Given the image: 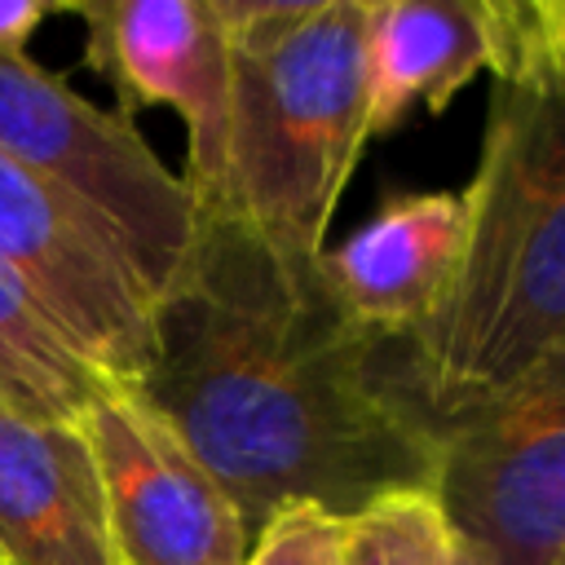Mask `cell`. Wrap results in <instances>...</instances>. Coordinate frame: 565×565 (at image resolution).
<instances>
[{
  "label": "cell",
  "instance_id": "cell-1",
  "mask_svg": "<svg viewBox=\"0 0 565 565\" xmlns=\"http://www.w3.org/2000/svg\"><path fill=\"white\" fill-rule=\"evenodd\" d=\"M137 393L247 534L291 499L358 516L437 477V419L411 384L406 344L362 331L318 260L278 256L221 207H199L194 247L154 300Z\"/></svg>",
  "mask_w": 565,
  "mask_h": 565
},
{
  "label": "cell",
  "instance_id": "cell-2",
  "mask_svg": "<svg viewBox=\"0 0 565 565\" xmlns=\"http://www.w3.org/2000/svg\"><path fill=\"white\" fill-rule=\"evenodd\" d=\"M463 194V252L406 371L455 419L565 362V79H494Z\"/></svg>",
  "mask_w": 565,
  "mask_h": 565
},
{
  "label": "cell",
  "instance_id": "cell-3",
  "mask_svg": "<svg viewBox=\"0 0 565 565\" xmlns=\"http://www.w3.org/2000/svg\"><path fill=\"white\" fill-rule=\"evenodd\" d=\"M230 31L221 207L287 260H318L366 150V0H216Z\"/></svg>",
  "mask_w": 565,
  "mask_h": 565
},
{
  "label": "cell",
  "instance_id": "cell-4",
  "mask_svg": "<svg viewBox=\"0 0 565 565\" xmlns=\"http://www.w3.org/2000/svg\"><path fill=\"white\" fill-rule=\"evenodd\" d=\"M0 154L93 212L154 300L181 274L199 234L185 177L150 150L132 119L93 106L26 53H0Z\"/></svg>",
  "mask_w": 565,
  "mask_h": 565
},
{
  "label": "cell",
  "instance_id": "cell-5",
  "mask_svg": "<svg viewBox=\"0 0 565 565\" xmlns=\"http://www.w3.org/2000/svg\"><path fill=\"white\" fill-rule=\"evenodd\" d=\"M433 499L490 565H565V362L437 424Z\"/></svg>",
  "mask_w": 565,
  "mask_h": 565
},
{
  "label": "cell",
  "instance_id": "cell-6",
  "mask_svg": "<svg viewBox=\"0 0 565 565\" xmlns=\"http://www.w3.org/2000/svg\"><path fill=\"white\" fill-rule=\"evenodd\" d=\"M0 265L110 384L137 388L154 349V291L71 194L0 154Z\"/></svg>",
  "mask_w": 565,
  "mask_h": 565
},
{
  "label": "cell",
  "instance_id": "cell-7",
  "mask_svg": "<svg viewBox=\"0 0 565 565\" xmlns=\"http://www.w3.org/2000/svg\"><path fill=\"white\" fill-rule=\"evenodd\" d=\"M119 565H243L247 525L177 428L128 384L79 419Z\"/></svg>",
  "mask_w": 565,
  "mask_h": 565
},
{
  "label": "cell",
  "instance_id": "cell-8",
  "mask_svg": "<svg viewBox=\"0 0 565 565\" xmlns=\"http://www.w3.org/2000/svg\"><path fill=\"white\" fill-rule=\"evenodd\" d=\"M84 26V66L110 84L119 115L168 106L185 124V185L221 199L230 128V31L216 0H66Z\"/></svg>",
  "mask_w": 565,
  "mask_h": 565
},
{
  "label": "cell",
  "instance_id": "cell-9",
  "mask_svg": "<svg viewBox=\"0 0 565 565\" xmlns=\"http://www.w3.org/2000/svg\"><path fill=\"white\" fill-rule=\"evenodd\" d=\"M463 221L459 190L388 194L371 221L318 256V274L362 331L411 344L455 282Z\"/></svg>",
  "mask_w": 565,
  "mask_h": 565
},
{
  "label": "cell",
  "instance_id": "cell-10",
  "mask_svg": "<svg viewBox=\"0 0 565 565\" xmlns=\"http://www.w3.org/2000/svg\"><path fill=\"white\" fill-rule=\"evenodd\" d=\"M0 565H119L79 424L0 406Z\"/></svg>",
  "mask_w": 565,
  "mask_h": 565
},
{
  "label": "cell",
  "instance_id": "cell-11",
  "mask_svg": "<svg viewBox=\"0 0 565 565\" xmlns=\"http://www.w3.org/2000/svg\"><path fill=\"white\" fill-rule=\"evenodd\" d=\"M490 0H366V141L490 75Z\"/></svg>",
  "mask_w": 565,
  "mask_h": 565
},
{
  "label": "cell",
  "instance_id": "cell-12",
  "mask_svg": "<svg viewBox=\"0 0 565 565\" xmlns=\"http://www.w3.org/2000/svg\"><path fill=\"white\" fill-rule=\"evenodd\" d=\"M106 384L0 265V406L49 424H79Z\"/></svg>",
  "mask_w": 565,
  "mask_h": 565
},
{
  "label": "cell",
  "instance_id": "cell-13",
  "mask_svg": "<svg viewBox=\"0 0 565 565\" xmlns=\"http://www.w3.org/2000/svg\"><path fill=\"white\" fill-rule=\"evenodd\" d=\"M455 530L433 490L388 494L349 516V565H450Z\"/></svg>",
  "mask_w": 565,
  "mask_h": 565
},
{
  "label": "cell",
  "instance_id": "cell-14",
  "mask_svg": "<svg viewBox=\"0 0 565 565\" xmlns=\"http://www.w3.org/2000/svg\"><path fill=\"white\" fill-rule=\"evenodd\" d=\"M243 565H349V516L291 499L256 525Z\"/></svg>",
  "mask_w": 565,
  "mask_h": 565
},
{
  "label": "cell",
  "instance_id": "cell-15",
  "mask_svg": "<svg viewBox=\"0 0 565 565\" xmlns=\"http://www.w3.org/2000/svg\"><path fill=\"white\" fill-rule=\"evenodd\" d=\"M62 13L57 0H0V53H26V40Z\"/></svg>",
  "mask_w": 565,
  "mask_h": 565
},
{
  "label": "cell",
  "instance_id": "cell-16",
  "mask_svg": "<svg viewBox=\"0 0 565 565\" xmlns=\"http://www.w3.org/2000/svg\"><path fill=\"white\" fill-rule=\"evenodd\" d=\"M450 565H490V561H486L477 547H468V543L455 539V561H450Z\"/></svg>",
  "mask_w": 565,
  "mask_h": 565
}]
</instances>
